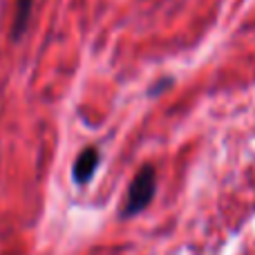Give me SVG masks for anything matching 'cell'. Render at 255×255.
Instances as JSON below:
<instances>
[{
  "label": "cell",
  "instance_id": "1",
  "mask_svg": "<svg viewBox=\"0 0 255 255\" xmlns=\"http://www.w3.org/2000/svg\"><path fill=\"white\" fill-rule=\"evenodd\" d=\"M157 190V172L152 166H143L136 177L132 179L130 188H128V199H126V208H124V217L136 215L141 213L154 197Z\"/></svg>",
  "mask_w": 255,
  "mask_h": 255
},
{
  "label": "cell",
  "instance_id": "2",
  "mask_svg": "<svg viewBox=\"0 0 255 255\" xmlns=\"http://www.w3.org/2000/svg\"><path fill=\"white\" fill-rule=\"evenodd\" d=\"M99 161H101V154H99L97 148H85L83 152L76 157L74 161V168H72V177H74L76 184H88L90 179L94 177L99 168Z\"/></svg>",
  "mask_w": 255,
  "mask_h": 255
},
{
  "label": "cell",
  "instance_id": "3",
  "mask_svg": "<svg viewBox=\"0 0 255 255\" xmlns=\"http://www.w3.org/2000/svg\"><path fill=\"white\" fill-rule=\"evenodd\" d=\"M34 2L36 0H16V4H13V20H11V40H20L25 36L31 20V11H34Z\"/></svg>",
  "mask_w": 255,
  "mask_h": 255
}]
</instances>
